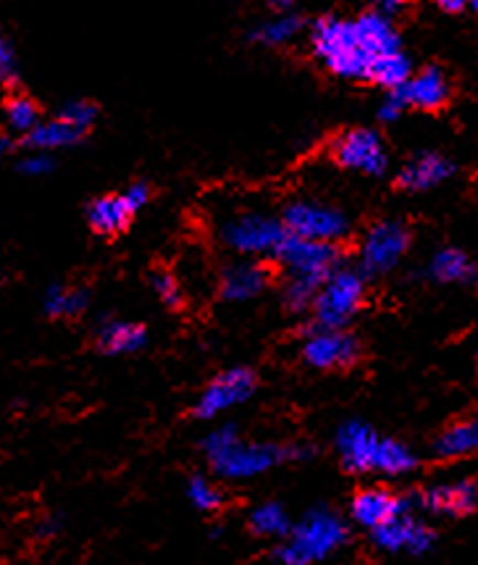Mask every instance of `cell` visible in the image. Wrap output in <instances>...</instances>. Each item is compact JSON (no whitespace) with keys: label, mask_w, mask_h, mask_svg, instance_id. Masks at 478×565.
I'll list each match as a JSON object with an SVG mask.
<instances>
[{"label":"cell","mask_w":478,"mask_h":565,"mask_svg":"<svg viewBox=\"0 0 478 565\" xmlns=\"http://www.w3.org/2000/svg\"><path fill=\"white\" fill-rule=\"evenodd\" d=\"M476 445H478V426L474 418H466V422H457L439 434V439L434 443V452L445 460H457V458H468V455H474Z\"/></svg>","instance_id":"obj_23"},{"label":"cell","mask_w":478,"mask_h":565,"mask_svg":"<svg viewBox=\"0 0 478 565\" xmlns=\"http://www.w3.org/2000/svg\"><path fill=\"white\" fill-rule=\"evenodd\" d=\"M19 171L26 177H45L53 171V158L45 153V150H38V153L22 158V163H19Z\"/></svg>","instance_id":"obj_33"},{"label":"cell","mask_w":478,"mask_h":565,"mask_svg":"<svg viewBox=\"0 0 478 565\" xmlns=\"http://www.w3.org/2000/svg\"><path fill=\"white\" fill-rule=\"evenodd\" d=\"M6 121H9L13 132L26 135L34 124L40 121L38 103L26 98V95H13V98H9V103H6Z\"/></svg>","instance_id":"obj_29"},{"label":"cell","mask_w":478,"mask_h":565,"mask_svg":"<svg viewBox=\"0 0 478 565\" xmlns=\"http://www.w3.org/2000/svg\"><path fill=\"white\" fill-rule=\"evenodd\" d=\"M85 137L82 129L72 127V124H66L64 119H53V121H38L30 132L24 135V145L32 150H45V153H51V150H61V148H72Z\"/></svg>","instance_id":"obj_21"},{"label":"cell","mask_w":478,"mask_h":565,"mask_svg":"<svg viewBox=\"0 0 478 565\" xmlns=\"http://www.w3.org/2000/svg\"><path fill=\"white\" fill-rule=\"evenodd\" d=\"M59 119H64L66 124H72V127L87 132V129L95 124V119H98V106L89 100H68L66 106L61 108Z\"/></svg>","instance_id":"obj_31"},{"label":"cell","mask_w":478,"mask_h":565,"mask_svg":"<svg viewBox=\"0 0 478 565\" xmlns=\"http://www.w3.org/2000/svg\"><path fill=\"white\" fill-rule=\"evenodd\" d=\"M403 106L407 108H421V111H439L447 106L449 100V79L442 68L428 66L424 72L411 74L403 85L392 89Z\"/></svg>","instance_id":"obj_13"},{"label":"cell","mask_w":478,"mask_h":565,"mask_svg":"<svg viewBox=\"0 0 478 565\" xmlns=\"http://www.w3.org/2000/svg\"><path fill=\"white\" fill-rule=\"evenodd\" d=\"M268 268L261 264H234L221 277V298L226 302H245L261 295L268 285Z\"/></svg>","instance_id":"obj_19"},{"label":"cell","mask_w":478,"mask_h":565,"mask_svg":"<svg viewBox=\"0 0 478 565\" xmlns=\"http://www.w3.org/2000/svg\"><path fill=\"white\" fill-rule=\"evenodd\" d=\"M13 72H17V61H13V51L9 40L0 34V79H11Z\"/></svg>","instance_id":"obj_34"},{"label":"cell","mask_w":478,"mask_h":565,"mask_svg":"<svg viewBox=\"0 0 478 565\" xmlns=\"http://www.w3.org/2000/svg\"><path fill=\"white\" fill-rule=\"evenodd\" d=\"M373 3H376L379 9H384V11H394L400 3H403V0H373Z\"/></svg>","instance_id":"obj_37"},{"label":"cell","mask_w":478,"mask_h":565,"mask_svg":"<svg viewBox=\"0 0 478 565\" xmlns=\"http://www.w3.org/2000/svg\"><path fill=\"white\" fill-rule=\"evenodd\" d=\"M11 148H13V140H11V137L0 132V156H6V153H9Z\"/></svg>","instance_id":"obj_39"},{"label":"cell","mask_w":478,"mask_h":565,"mask_svg":"<svg viewBox=\"0 0 478 565\" xmlns=\"http://www.w3.org/2000/svg\"><path fill=\"white\" fill-rule=\"evenodd\" d=\"M411 74H413L411 58H407L403 53V47H400V51L384 53V56L373 58L365 82H376V85L386 87V89H397L407 77H411Z\"/></svg>","instance_id":"obj_25"},{"label":"cell","mask_w":478,"mask_h":565,"mask_svg":"<svg viewBox=\"0 0 478 565\" xmlns=\"http://www.w3.org/2000/svg\"><path fill=\"white\" fill-rule=\"evenodd\" d=\"M187 494H190V502L203 513H216V510L224 505V494L219 492V487H213L211 481L203 477H192L190 484H187Z\"/></svg>","instance_id":"obj_30"},{"label":"cell","mask_w":478,"mask_h":565,"mask_svg":"<svg viewBox=\"0 0 478 565\" xmlns=\"http://www.w3.org/2000/svg\"><path fill=\"white\" fill-rule=\"evenodd\" d=\"M268 3H272L276 11H287V9H293L297 0H268Z\"/></svg>","instance_id":"obj_38"},{"label":"cell","mask_w":478,"mask_h":565,"mask_svg":"<svg viewBox=\"0 0 478 565\" xmlns=\"http://www.w3.org/2000/svg\"><path fill=\"white\" fill-rule=\"evenodd\" d=\"M282 224L289 234L321 239V243H339L350 232V222L342 211L327 203H314V200H297L287 205Z\"/></svg>","instance_id":"obj_6"},{"label":"cell","mask_w":478,"mask_h":565,"mask_svg":"<svg viewBox=\"0 0 478 565\" xmlns=\"http://www.w3.org/2000/svg\"><path fill=\"white\" fill-rule=\"evenodd\" d=\"M274 255L284 266L287 277L308 279L316 281V285H323V279H327L339 266V260H342V253H339L337 243L297 237V234L289 232L284 234L282 243L276 245Z\"/></svg>","instance_id":"obj_5"},{"label":"cell","mask_w":478,"mask_h":565,"mask_svg":"<svg viewBox=\"0 0 478 565\" xmlns=\"http://www.w3.org/2000/svg\"><path fill=\"white\" fill-rule=\"evenodd\" d=\"M455 174V163L442 153H421L400 171L397 188L407 192H424L447 182Z\"/></svg>","instance_id":"obj_17"},{"label":"cell","mask_w":478,"mask_h":565,"mask_svg":"<svg viewBox=\"0 0 478 565\" xmlns=\"http://www.w3.org/2000/svg\"><path fill=\"white\" fill-rule=\"evenodd\" d=\"M316 58L329 68L334 77L365 79L373 64V56L365 51L358 30L344 19H321L310 34Z\"/></svg>","instance_id":"obj_3"},{"label":"cell","mask_w":478,"mask_h":565,"mask_svg":"<svg viewBox=\"0 0 478 565\" xmlns=\"http://www.w3.org/2000/svg\"><path fill=\"white\" fill-rule=\"evenodd\" d=\"M98 348L106 355H129L145 348L148 342V329L142 323L131 321H108L98 329Z\"/></svg>","instance_id":"obj_20"},{"label":"cell","mask_w":478,"mask_h":565,"mask_svg":"<svg viewBox=\"0 0 478 565\" xmlns=\"http://www.w3.org/2000/svg\"><path fill=\"white\" fill-rule=\"evenodd\" d=\"M476 502H478V492H476L474 479L432 487L421 494V505L426 510H432V513H442V515H455V519L474 513Z\"/></svg>","instance_id":"obj_16"},{"label":"cell","mask_w":478,"mask_h":565,"mask_svg":"<svg viewBox=\"0 0 478 565\" xmlns=\"http://www.w3.org/2000/svg\"><path fill=\"white\" fill-rule=\"evenodd\" d=\"M403 510H411V500L397 498L386 489H363L352 498V519L365 529H376Z\"/></svg>","instance_id":"obj_15"},{"label":"cell","mask_w":478,"mask_h":565,"mask_svg":"<svg viewBox=\"0 0 478 565\" xmlns=\"http://www.w3.org/2000/svg\"><path fill=\"white\" fill-rule=\"evenodd\" d=\"M255 387H258V376L251 369H229L224 374H219L208 384L203 395H200L195 405V418L200 422H213V418L226 413L234 405L245 403L253 397Z\"/></svg>","instance_id":"obj_11"},{"label":"cell","mask_w":478,"mask_h":565,"mask_svg":"<svg viewBox=\"0 0 478 565\" xmlns=\"http://www.w3.org/2000/svg\"><path fill=\"white\" fill-rule=\"evenodd\" d=\"M348 523L331 510H310L293 529L289 526L287 542L276 550V561L287 565H310L334 555L348 542Z\"/></svg>","instance_id":"obj_2"},{"label":"cell","mask_w":478,"mask_h":565,"mask_svg":"<svg viewBox=\"0 0 478 565\" xmlns=\"http://www.w3.org/2000/svg\"><path fill=\"white\" fill-rule=\"evenodd\" d=\"M418 468V458L407 450L403 443L390 437L379 439L376 460H373V473H386V477H403Z\"/></svg>","instance_id":"obj_24"},{"label":"cell","mask_w":478,"mask_h":565,"mask_svg":"<svg viewBox=\"0 0 478 565\" xmlns=\"http://www.w3.org/2000/svg\"><path fill=\"white\" fill-rule=\"evenodd\" d=\"M379 434L363 422H348L337 431V450L342 466L352 473H373L379 450Z\"/></svg>","instance_id":"obj_14"},{"label":"cell","mask_w":478,"mask_h":565,"mask_svg":"<svg viewBox=\"0 0 478 565\" xmlns=\"http://www.w3.org/2000/svg\"><path fill=\"white\" fill-rule=\"evenodd\" d=\"M302 30V19L295 17V13H284V17H276L272 22L261 24L255 30L253 38L263 45H284L289 40H295Z\"/></svg>","instance_id":"obj_28"},{"label":"cell","mask_w":478,"mask_h":565,"mask_svg":"<svg viewBox=\"0 0 478 565\" xmlns=\"http://www.w3.org/2000/svg\"><path fill=\"white\" fill-rule=\"evenodd\" d=\"M331 156L342 169L360 171V174L381 177L390 167L386 145L373 129H348L331 142Z\"/></svg>","instance_id":"obj_8"},{"label":"cell","mask_w":478,"mask_h":565,"mask_svg":"<svg viewBox=\"0 0 478 565\" xmlns=\"http://www.w3.org/2000/svg\"><path fill=\"white\" fill-rule=\"evenodd\" d=\"M365 300V279L360 271L350 268H334L323 285L318 287L310 311L316 316V327L344 329L355 319Z\"/></svg>","instance_id":"obj_4"},{"label":"cell","mask_w":478,"mask_h":565,"mask_svg":"<svg viewBox=\"0 0 478 565\" xmlns=\"http://www.w3.org/2000/svg\"><path fill=\"white\" fill-rule=\"evenodd\" d=\"M203 452L221 479H255L287 460V447L242 443L234 426H221L208 434Z\"/></svg>","instance_id":"obj_1"},{"label":"cell","mask_w":478,"mask_h":565,"mask_svg":"<svg viewBox=\"0 0 478 565\" xmlns=\"http://www.w3.org/2000/svg\"><path fill=\"white\" fill-rule=\"evenodd\" d=\"M360 355H363L360 340L344 329L314 327L302 344V361L318 371L352 369Z\"/></svg>","instance_id":"obj_7"},{"label":"cell","mask_w":478,"mask_h":565,"mask_svg":"<svg viewBox=\"0 0 478 565\" xmlns=\"http://www.w3.org/2000/svg\"><path fill=\"white\" fill-rule=\"evenodd\" d=\"M403 111H405V106H403V100L397 98V95H390V98H386L384 103H381V108H379V119L381 121H397L400 116H403Z\"/></svg>","instance_id":"obj_35"},{"label":"cell","mask_w":478,"mask_h":565,"mask_svg":"<svg viewBox=\"0 0 478 565\" xmlns=\"http://www.w3.org/2000/svg\"><path fill=\"white\" fill-rule=\"evenodd\" d=\"M87 302H89L87 292H82V289L53 285L45 292L43 308L51 319H74V316L87 311Z\"/></svg>","instance_id":"obj_26"},{"label":"cell","mask_w":478,"mask_h":565,"mask_svg":"<svg viewBox=\"0 0 478 565\" xmlns=\"http://www.w3.org/2000/svg\"><path fill=\"white\" fill-rule=\"evenodd\" d=\"M251 532L258 536H287L289 515L279 502H263L251 513Z\"/></svg>","instance_id":"obj_27"},{"label":"cell","mask_w":478,"mask_h":565,"mask_svg":"<svg viewBox=\"0 0 478 565\" xmlns=\"http://www.w3.org/2000/svg\"><path fill=\"white\" fill-rule=\"evenodd\" d=\"M434 3L439 6V9L449 11V13H460V11H466L468 6H470V9H474L476 0H434Z\"/></svg>","instance_id":"obj_36"},{"label":"cell","mask_w":478,"mask_h":565,"mask_svg":"<svg viewBox=\"0 0 478 565\" xmlns=\"http://www.w3.org/2000/svg\"><path fill=\"white\" fill-rule=\"evenodd\" d=\"M284 234L287 230H284L282 218L263 216V213H242L221 230L224 243L245 255H274Z\"/></svg>","instance_id":"obj_10"},{"label":"cell","mask_w":478,"mask_h":565,"mask_svg":"<svg viewBox=\"0 0 478 565\" xmlns=\"http://www.w3.org/2000/svg\"><path fill=\"white\" fill-rule=\"evenodd\" d=\"M428 274L439 285H470L476 279V264L457 247H445L432 258Z\"/></svg>","instance_id":"obj_22"},{"label":"cell","mask_w":478,"mask_h":565,"mask_svg":"<svg viewBox=\"0 0 478 565\" xmlns=\"http://www.w3.org/2000/svg\"><path fill=\"white\" fill-rule=\"evenodd\" d=\"M152 289H156V295L161 298L163 306H169V308L182 306V289H179L177 279L171 277V274H166V271L152 274Z\"/></svg>","instance_id":"obj_32"},{"label":"cell","mask_w":478,"mask_h":565,"mask_svg":"<svg viewBox=\"0 0 478 565\" xmlns=\"http://www.w3.org/2000/svg\"><path fill=\"white\" fill-rule=\"evenodd\" d=\"M135 213L137 205L131 203L127 192H119V195L93 200V203L87 205V224L93 226L100 237H114V234L127 230L131 218H135Z\"/></svg>","instance_id":"obj_18"},{"label":"cell","mask_w":478,"mask_h":565,"mask_svg":"<svg viewBox=\"0 0 478 565\" xmlns=\"http://www.w3.org/2000/svg\"><path fill=\"white\" fill-rule=\"evenodd\" d=\"M373 542L376 547L384 550V553H411V555H424L428 547L434 544V532L413 519L411 510H403L394 519L384 521L381 526L371 529Z\"/></svg>","instance_id":"obj_12"},{"label":"cell","mask_w":478,"mask_h":565,"mask_svg":"<svg viewBox=\"0 0 478 565\" xmlns=\"http://www.w3.org/2000/svg\"><path fill=\"white\" fill-rule=\"evenodd\" d=\"M411 245V232L400 222H379L360 243V268L369 277H381L403 260Z\"/></svg>","instance_id":"obj_9"}]
</instances>
